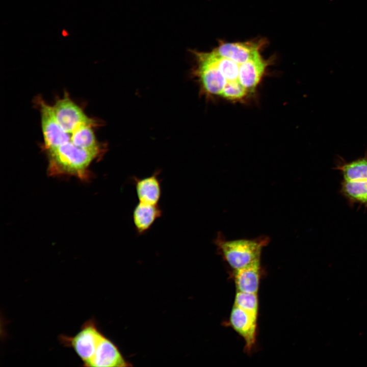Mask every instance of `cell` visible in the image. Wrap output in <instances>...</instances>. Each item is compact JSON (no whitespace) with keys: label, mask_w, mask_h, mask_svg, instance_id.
<instances>
[{"label":"cell","mask_w":367,"mask_h":367,"mask_svg":"<svg viewBox=\"0 0 367 367\" xmlns=\"http://www.w3.org/2000/svg\"><path fill=\"white\" fill-rule=\"evenodd\" d=\"M102 150L77 147L71 141L47 151L49 175H71L81 180L89 178L91 163L102 154Z\"/></svg>","instance_id":"1"},{"label":"cell","mask_w":367,"mask_h":367,"mask_svg":"<svg viewBox=\"0 0 367 367\" xmlns=\"http://www.w3.org/2000/svg\"><path fill=\"white\" fill-rule=\"evenodd\" d=\"M268 242L266 238L227 241L218 236L215 240L224 258L235 270L259 264L262 249Z\"/></svg>","instance_id":"2"},{"label":"cell","mask_w":367,"mask_h":367,"mask_svg":"<svg viewBox=\"0 0 367 367\" xmlns=\"http://www.w3.org/2000/svg\"><path fill=\"white\" fill-rule=\"evenodd\" d=\"M102 335L95 320L92 318L83 324L74 336L61 334L59 339L64 346L72 348L83 361L84 365L88 366Z\"/></svg>","instance_id":"3"},{"label":"cell","mask_w":367,"mask_h":367,"mask_svg":"<svg viewBox=\"0 0 367 367\" xmlns=\"http://www.w3.org/2000/svg\"><path fill=\"white\" fill-rule=\"evenodd\" d=\"M52 107L58 122L68 133L72 134L83 125L93 127L98 125V122L89 117L67 93H65L62 98H57Z\"/></svg>","instance_id":"4"},{"label":"cell","mask_w":367,"mask_h":367,"mask_svg":"<svg viewBox=\"0 0 367 367\" xmlns=\"http://www.w3.org/2000/svg\"><path fill=\"white\" fill-rule=\"evenodd\" d=\"M41 117V125L44 140V149L48 151L70 141L71 134L66 132L58 122L52 106L41 97L36 98Z\"/></svg>","instance_id":"5"},{"label":"cell","mask_w":367,"mask_h":367,"mask_svg":"<svg viewBox=\"0 0 367 367\" xmlns=\"http://www.w3.org/2000/svg\"><path fill=\"white\" fill-rule=\"evenodd\" d=\"M160 173L161 170H156L146 177H130L129 180L135 186L139 202L159 205L162 191Z\"/></svg>","instance_id":"6"},{"label":"cell","mask_w":367,"mask_h":367,"mask_svg":"<svg viewBox=\"0 0 367 367\" xmlns=\"http://www.w3.org/2000/svg\"><path fill=\"white\" fill-rule=\"evenodd\" d=\"M257 317V314L234 305L231 311L230 323L233 328L244 339L245 349L248 351L251 350L255 342Z\"/></svg>","instance_id":"7"},{"label":"cell","mask_w":367,"mask_h":367,"mask_svg":"<svg viewBox=\"0 0 367 367\" xmlns=\"http://www.w3.org/2000/svg\"><path fill=\"white\" fill-rule=\"evenodd\" d=\"M261 43L257 42H221L213 51L218 55L237 63H245L260 54Z\"/></svg>","instance_id":"8"},{"label":"cell","mask_w":367,"mask_h":367,"mask_svg":"<svg viewBox=\"0 0 367 367\" xmlns=\"http://www.w3.org/2000/svg\"><path fill=\"white\" fill-rule=\"evenodd\" d=\"M127 364L117 347L103 335L101 337L88 366H126Z\"/></svg>","instance_id":"9"},{"label":"cell","mask_w":367,"mask_h":367,"mask_svg":"<svg viewBox=\"0 0 367 367\" xmlns=\"http://www.w3.org/2000/svg\"><path fill=\"white\" fill-rule=\"evenodd\" d=\"M268 65L260 54L241 64L240 70L239 81L241 85L252 94L263 76Z\"/></svg>","instance_id":"10"},{"label":"cell","mask_w":367,"mask_h":367,"mask_svg":"<svg viewBox=\"0 0 367 367\" xmlns=\"http://www.w3.org/2000/svg\"><path fill=\"white\" fill-rule=\"evenodd\" d=\"M162 215L163 210L160 205L138 202L132 214L136 234L140 236L146 233Z\"/></svg>","instance_id":"11"},{"label":"cell","mask_w":367,"mask_h":367,"mask_svg":"<svg viewBox=\"0 0 367 367\" xmlns=\"http://www.w3.org/2000/svg\"><path fill=\"white\" fill-rule=\"evenodd\" d=\"M334 169L340 171L343 180H367V150L364 155L350 162L338 156Z\"/></svg>","instance_id":"12"},{"label":"cell","mask_w":367,"mask_h":367,"mask_svg":"<svg viewBox=\"0 0 367 367\" xmlns=\"http://www.w3.org/2000/svg\"><path fill=\"white\" fill-rule=\"evenodd\" d=\"M260 277V263L235 270L237 291L257 293Z\"/></svg>","instance_id":"13"},{"label":"cell","mask_w":367,"mask_h":367,"mask_svg":"<svg viewBox=\"0 0 367 367\" xmlns=\"http://www.w3.org/2000/svg\"><path fill=\"white\" fill-rule=\"evenodd\" d=\"M339 192L350 205L367 207V180H343Z\"/></svg>","instance_id":"14"},{"label":"cell","mask_w":367,"mask_h":367,"mask_svg":"<svg viewBox=\"0 0 367 367\" xmlns=\"http://www.w3.org/2000/svg\"><path fill=\"white\" fill-rule=\"evenodd\" d=\"M93 127L89 125L80 126L71 134L70 141L82 148L102 150L96 140Z\"/></svg>","instance_id":"15"},{"label":"cell","mask_w":367,"mask_h":367,"mask_svg":"<svg viewBox=\"0 0 367 367\" xmlns=\"http://www.w3.org/2000/svg\"><path fill=\"white\" fill-rule=\"evenodd\" d=\"M234 305L245 311L257 315L258 298L257 293L237 291Z\"/></svg>","instance_id":"16"}]
</instances>
